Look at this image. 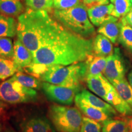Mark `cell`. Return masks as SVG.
Here are the masks:
<instances>
[{
	"mask_svg": "<svg viewBox=\"0 0 132 132\" xmlns=\"http://www.w3.org/2000/svg\"><path fill=\"white\" fill-rule=\"evenodd\" d=\"M93 53V39L75 34L62 26L60 31L33 53V62L69 65L85 61Z\"/></svg>",
	"mask_w": 132,
	"mask_h": 132,
	"instance_id": "1",
	"label": "cell"
},
{
	"mask_svg": "<svg viewBox=\"0 0 132 132\" xmlns=\"http://www.w3.org/2000/svg\"><path fill=\"white\" fill-rule=\"evenodd\" d=\"M62 27V24L47 11L28 8L18 16L16 36L33 54L54 37Z\"/></svg>",
	"mask_w": 132,
	"mask_h": 132,
	"instance_id": "2",
	"label": "cell"
},
{
	"mask_svg": "<svg viewBox=\"0 0 132 132\" xmlns=\"http://www.w3.org/2000/svg\"><path fill=\"white\" fill-rule=\"evenodd\" d=\"M86 73L85 61L69 65H44V70L39 79L53 85L81 90V83L86 79Z\"/></svg>",
	"mask_w": 132,
	"mask_h": 132,
	"instance_id": "3",
	"label": "cell"
},
{
	"mask_svg": "<svg viewBox=\"0 0 132 132\" xmlns=\"http://www.w3.org/2000/svg\"><path fill=\"white\" fill-rule=\"evenodd\" d=\"M53 15L64 28L82 37L89 39L95 34V28L82 3L67 9H55Z\"/></svg>",
	"mask_w": 132,
	"mask_h": 132,
	"instance_id": "4",
	"label": "cell"
},
{
	"mask_svg": "<svg viewBox=\"0 0 132 132\" xmlns=\"http://www.w3.org/2000/svg\"><path fill=\"white\" fill-rule=\"evenodd\" d=\"M48 116L59 132H80L82 116L75 107L53 105L49 108Z\"/></svg>",
	"mask_w": 132,
	"mask_h": 132,
	"instance_id": "5",
	"label": "cell"
},
{
	"mask_svg": "<svg viewBox=\"0 0 132 132\" xmlns=\"http://www.w3.org/2000/svg\"><path fill=\"white\" fill-rule=\"evenodd\" d=\"M37 92L26 87L14 77L0 84V100L10 104H16L36 100Z\"/></svg>",
	"mask_w": 132,
	"mask_h": 132,
	"instance_id": "6",
	"label": "cell"
},
{
	"mask_svg": "<svg viewBox=\"0 0 132 132\" xmlns=\"http://www.w3.org/2000/svg\"><path fill=\"white\" fill-rule=\"evenodd\" d=\"M42 89L51 101L64 105H71L75 101L76 95L80 90L71 87L53 85L43 81Z\"/></svg>",
	"mask_w": 132,
	"mask_h": 132,
	"instance_id": "7",
	"label": "cell"
},
{
	"mask_svg": "<svg viewBox=\"0 0 132 132\" xmlns=\"http://www.w3.org/2000/svg\"><path fill=\"white\" fill-rule=\"evenodd\" d=\"M107 61L103 75L111 83L125 78L126 67L119 48H115L111 55L106 57Z\"/></svg>",
	"mask_w": 132,
	"mask_h": 132,
	"instance_id": "8",
	"label": "cell"
},
{
	"mask_svg": "<svg viewBox=\"0 0 132 132\" xmlns=\"http://www.w3.org/2000/svg\"><path fill=\"white\" fill-rule=\"evenodd\" d=\"M86 81L89 89L104 100L114 87L103 74L87 77Z\"/></svg>",
	"mask_w": 132,
	"mask_h": 132,
	"instance_id": "9",
	"label": "cell"
},
{
	"mask_svg": "<svg viewBox=\"0 0 132 132\" xmlns=\"http://www.w3.org/2000/svg\"><path fill=\"white\" fill-rule=\"evenodd\" d=\"M113 7V4L110 3L89 8L87 9L89 19L93 25L99 27L104 23L116 19L111 15Z\"/></svg>",
	"mask_w": 132,
	"mask_h": 132,
	"instance_id": "10",
	"label": "cell"
},
{
	"mask_svg": "<svg viewBox=\"0 0 132 132\" xmlns=\"http://www.w3.org/2000/svg\"><path fill=\"white\" fill-rule=\"evenodd\" d=\"M75 103L77 108L84 114L85 116L96 120L100 123H102L106 120L112 118L101 110L90 105L80 97L78 94L75 96Z\"/></svg>",
	"mask_w": 132,
	"mask_h": 132,
	"instance_id": "11",
	"label": "cell"
},
{
	"mask_svg": "<svg viewBox=\"0 0 132 132\" xmlns=\"http://www.w3.org/2000/svg\"><path fill=\"white\" fill-rule=\"evenodd\" d=\"M78 94L90 105L99 110H101L111 118H113L114 117L119 116L118 111L110 103L97 95H94L89 90L83 89L78 92Z\"/></svg>",
	"mask_w": 132,
	"mask_h": 132,
	"instance_id": "12",
	"label": "cell"
},
{
	"mask_svg": "<svg viewBox=\"0 0 132 132\" xmlns=\"http://www.w3.org/2000/svg\"><path fill=\"white\" fill-rule=\"evenodd\" d=\"M14 48L13 61L18 67L19 71H22L24 68L33 62V54L19 39L15 40Z\"/></svg>",
	"mask_w": 132,
	"mask_h": 132,
	"instance_id": "13",
	"label": "cell"
},
{
	"mask_svg": "<svg viewBox=\"0 0 132 132\" xmlns=\"http://www.w3.org/2000/svg\"><path fill=\"white\" fill-rule=\"evenodd\" d=\"M22 132H56L50 122L44 117H34L21 123Z\"/></svg>",
	"mask_w": 132,
	"mask_h": 132,
	"instance_id": "14",
	"label": "cell"
},
{
	"mask_svg": "<svg viewBox=\"0 0 132 132\" xmlns=\"http://www.w3.org/2000/svg\"><path fill=\"white\" fill-rule=\"evenodd\" d=\"M105 101L110 103L121 116L132 115V107L119 95L114 87L108 93Z\"/></svg>",
	"mask_w": 132,
	"mask_h": 132,
	"instance_id": "15",
	"label": "cell"
},
{
	"mask_svg": "<svg viewBox=\"0 0 132 132\" xmlns=\"http://www.w3.org/2000/svg\"><path fill=\"white\" fill-rule=\"evenodd\" d=\"M122 23L120 20L116 18L104 23L98 27L97 32L108 38L112 43L116 44L119 36Z\"/></svg>",
	"mask_w": 132,
	"mask_h": 132,
	"instance_id": "16",
	"label": "cell"
},
{
	"mask_svg": "<svg viewBox=\"0 0 132 132\" xmlns=\"http://www.w3.org/2000/svg\"><path fill=\"white\" fill-rule=\"evenodd\" d=\"M113 52V46L111 41L102 34H97L93 39V53L98 56L107 57Z\"/></svg>",
	"mask_w": 132,
	"mask_h": 132,
	"instance_id": "17",
	"label": "cell"
},
{
	"mask_svg": "<svg viewBox=\"0 0 132 132\" xmlns=\"http://www.w3.org/2000/svg\"><path fill=\"white\" fill-rule=\"evenodd\" d=\"M106 57L98 56L92 53L85 61L87 65L86 78L103 74L106 64Z\"/></svg>",
	"mask_w": 132,
	"mask_h": 132,
	"instance_id": "18",
	"label": "cell"
},
{
	"mask_svg": "<svg viewBox=\"0 0 132 132\" xmlns=\"http://www.w3.org/2000/svg\"><path fill=\"white\" fill-rule=\"evenodd\" d=\"M16 28L17 23L13 16L0 14V37H14Z\"/></svg>",
	"mask_w": 132,
	"mask_h": 132,
	"instance_id": "19",
	"label": "cell"
},
{
	"mask_svg": "<svg viewBox=\"0 0 132 132\" xmlns=\"http://www.w3.org/2000/svg\"><path fill=\"white\" fill-rule=\"evenodd\" d=\"M24 11L20 0H0V13L11 16H19Z\"/></svg>",
	"mask_w": 132,
	"mask_h": 132,
	"instance_id": "20",
	"label": "cell"
},
{
	"mask_svg": "<svg viewBox=\"0 0 132 132\" xmlns=\"http://www.w3.org/2000/svg\"><path fill=\"white\" fill-rule=\"evenodd\" d=\"M102 132H130L123 116L111 118L102 123Z\"/></svg>",
	"mask_w": 132,
	"mask_h": 132,
	"instance_id": "21",
	"label": "cell"
},
{
	"mask_svg": "<svg viewBox=\"0 0 132 132\" xmlns=\"http://www.w3.org/2000/svg\"><path fill=\"white\" fill-rule=\"evenodd\" d=\"M119 95L132 107V87L126 78L115 81L112 82Z\"/></svg>",
	"mask_w": 132,
	"mask_h": 132,
	"instance_id": "22",
	"label": "cell"
},
{
	"mask_svg": "<svg viewBox=\"0 0 132 132\" xmlns=\"http://www.w3.org/2000/svg\"><path fill=\"white\" fill-rule=\"evenodd\" d=\"M19 71V69L13 59L0 56V79L1 80L12 77Z\"/></svg>",
	"mask_w": 132,
	"mask_h": 132,
	"instance_id": "23",
	"label": "cell"
},
{
	"mask_svg": "<svg viewBox=\"0 0 132 132\" xmlns=\"http://www.w3.org/2000/svg\"><path fill=\"white\" fill-rule=\"evenodd\" d=\"M13 77L24 86L34 89H40L42 88V83L39 79L33 75L24 73L22 71H19L13 75Z\"/></svg>",
	"mask_w": 132,
	"mask_h": 132,
	"instance_id": "24",
	"label": "cell"
},
{
	"mask_svg": "<svg viewBox=\"0 0 132 132\" xmlns=\"http://www.w3.org/2000/svg\"><path fill=\"white\" fill-rule=\"evenodd\" d=\"M111 2L114 6L111 15L119 19L125 16L132 8L130 0H112Z\"/></svg>",
	"mask_w": 132,
	"mask_h": 132,
	"instance_id": "25",
	"label": "cell"
},
{
	"mask_svg": "<svg viewBox=\"0 0 132 132\" xmlns=\"http://www.w3.org/2000/svg\"><path fill=\"white\" fill-rule=\"evenodd\" d=\"M118 41L126 50L132 54V27L122 24Z\"/></svg>",
	"mask_w": 132,
	"mask_h": 132,
	"instance_id": "26",
	"label": "cell"
},
{
	"mask_svg": "<svg viewBox=\"0 0 132 132\" xmlns=\"http://www.w3.org/2000/svg\"><path fill=\"white\" fill-rule=\"evenodd\" d=\"M26 6L34 11H45L52 12L54 8L53 0H25Z\"/></svg>",
	"mask_w": 132,
	"mask_h": 132,
	"instance_id": "27",
	"label": "cell"
},
{
	"mask_svg": "<svg viewBox=\"0 0 132 132\" xmlns=\"http://www.w3.org/2000/svg\"><path fill=\"white\" fill-rule=\"evenodd\" d=\"M14 44L10 37H0V56L13 59Z\"/></svg>",
	"mask_w": 132,
	"mask_h": 132,
	"instance_id": "28",
	"label": "cell"
},
{
	"mask_svg": "<svg viewBox=\"0 0 132 132\" xmlns=\"http://www.w3.org/2000/svg\"><path fill=\"white\" fill-rule=\"evenodd\" d=\"M101 123L96 120L82 116L81 127L80 132H102Z\"/></svg>",
	"mask_w": 132,
	"mask_h": 132,
	"instance_id": "29",
	"label": "cell"
},
{
	"mask_svg": "<svg viewBox=\"0 0 132 132\" xmlns=\"http://www.w3.org/2000/svg\"><path fill=\"white\" fill-rule=\"evenodd\" d=\"M54 8L56 10H65L82 4V0H53Z\"/></svg>",
	"mask_w": 132,
	"mask_h": 132,
	"instance_id": "30",
	"label": "cell"
},
{
	"mask_svg": "<svg viewBox=\"0 0 132 132\" xmlns=\"http://www.w3.org/2000/svg\"><path fill=\"white\" fill-rule=\"evenodd\" d=\"M82 3L86 7L87 9L89 8L100 6V5L110 4L109 0H82Z\"/></svg>",
	"mask_w": 132,
	"mask_h": 132,
	"instance_id": "31",
	"label": "cell"
},
{
	"mask_svg": "<svg viewBox=\"0 0 132 132\" xmlns=\"http://www.w3.org/2000/svg\"><path fill=\"white\" fill-rule=\"evenodd\" d=\"M119 20L122 24H127L132 27V8L127 14Z\"/></svg>",
	"mask_w": 132,
	"mask_h": 132,
	"instance_id": "32",
	"label": "cell"
},
{
	"mask_svg": "<svg viewBox=\"0 0 132 132\" xmlns=\"http://www.w3.org/2000/svg\"><path fill=\"white\" fill-rule=\"evenodd\" d=\"M124 119L126 121L127 123L128 129L130 132H132V115L129 116L124 117L123 116Z\"/></svg>",
	"mask_w": 132,
	"mask_h": 132,
	"instance_id": "33",
	"label": "cell"
},
{
	"mask_svg": "<svg viewBox=\"0 0 132 132\" xmlns=\"http://www.w3.org/2000/svg\"><path fill=\"white\" fill-rule=\"evenodd\" d=\"M128 82H129L130 85H131V86L132 87V70H131V72H130V73L128 74Z\"/></svg>",
	"mask_w": 132,
	"mask_h": 132,
	"instance_id": "34",
	"label": "cell"
},
{
	"mask_svg": "<svg viewBox=\"0 0 132 132\" xmlns=\"http://www.w3.org/2000/svg\"><path fill=\"white\" fill-rule=\"evenodd\" d=\"M6 106V104L4 103V102L1 101V100H0V108H3Z\"/></svg>",
	"mask_w": 132,
	"mask_h": 132,
	"instance_id": "35",
	"label": "cell"
},
{
	"mask_svg": "<svg viewBox=\"0 0 132 132\" xmlns=\"http://www.w3.org/2000/svg\"><path fill=\"white\" fill-rule=\"evenodd\" d=\"M4 132H16V131L12 129H7L6 130H5Z\"/></svg>",
	"mask_w": 132,
	"mask_h": 132,
	"instance_id": "36",
	"label": "cell"
},
{
	"mask_svg": "<svg viewBox=\"0 0 132 132\" xmlns=\"http://www.w3.org/2000/svg\"><path fill=\"white\" fill-rule=\"evenodd\" d=\"M2 110H3V108H0V114H1V111H2Z\"/></svg>",
	"mask_w": 132,
	"mask_h": 132,
	"instance_id": "37",
	"label": "cell"
},
{
	"mask_svg": "<svg viewBox=\"0 0 132 132\" xmlns=\"http://www.w3.org/2000/svg\"><path fill=\"white\" fill-rule=\"evenodd\" d=\"M130 1H131V4H132V0H130Z\"/></svg>",
	"mask_w": 132,
	"mask_h": 132,
	"instance_id": "38",
	"label": "cell"
},
{
	"mask_svg": "<svg viewBox=\"0 0 132 132\" xmlns=\"http://www.w3.org/2000/svg\"><path fill=\"white\" fill-rule=\"evenodd\" d=\"M1 79H0V81H1Z\"/></svg>",
	"mask_w": 132,
	"mask_h": 132,
	"instance_id": "39",
	"label": "cell"
},
{
	"mask_svg": "<svg viewBox=\"0 0 132 132\" xmlns=\"http://www.w3.org/2000/svg\"><path fill=\"white\" fill-rule=\"evenodd\" d=\"M112 1V0H110V1Z\"/></svg>",
	"mask_w": 132,
	"mask_h": 132,
	"instance_id": "40",
	"label": "cell"
},
{
	"mask_svg": "<svg viewBox=\"0 0 132 132\" xmlns=\"http://www.w3.org/2000/svg\"></svg>",
	"mask_w": 132,
	"mask_h": 132,
	"instance_id": "41",
	"label": "cell"
}]
</instances>
